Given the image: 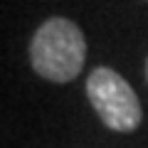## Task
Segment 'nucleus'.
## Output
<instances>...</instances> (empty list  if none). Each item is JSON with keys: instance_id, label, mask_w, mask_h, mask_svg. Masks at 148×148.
<instances>
[{"instance_id": "1", "label": "nucleus", "mask_w": 148, "mask_h": 148, "mask_svg": "<svg viewBox=\"0 0 148 148\" xmlns=\"http://www.w3.org/2000/svg\"><path fill=\"white\" fill-rule=\"evenodd\" d=\"M86 59V37L72 20L49 17L30 42V62L42 79L67 84L77 79Z\"/></svg>"}, {"instance_id": "2", "label": "nucleus", "mask_w": 148, "mask_h": 148, "mask_svg": "<svg viewBox=\"0 0 148 148\" xmlns=\"http://www.w3.org/2000/svg\"><path fill=\"white\" fill-rule=\"evenodd\" d=\"M86 96L106 128L131 133L141 126V101L119 72L109 67H96L86 79Z\"/></svg>"}, {"instance_id": "3", "label": "nucleus", "mask_w": 148, "mask_h": 148, "mask_svg": "<svg viewBox=\"0 0 148 148\" xmlns=\"http://www.w3.org/2000/svg\"><path fill=\"white\" fill-rule=\"evenodd\" d=\"M146 79H148V59H146Z\"/></svg>"}]
</instances>
